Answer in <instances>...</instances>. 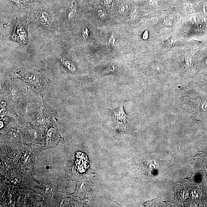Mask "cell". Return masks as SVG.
<instances>
[{"label":"cell","instance_id":"1","mask_svg":"<svg viewBox=\"0 0 207 207\" xmlns=\"http://www.w3.org/2000/svg\"><path fill=\"white\" fill-rule=\"evenodd\" d=\"M38 75L33 73L25 75L24 80L36 93L41 95H44L47 91L48 81H46Z\"/></svg>","mask_w":207,"mask_h":207},{"label":"cell","instance_id":"2","mask_svg":"<svg viewBox=\"0 0 207 207\" xmlns=\"http://www.w3.org/2000/svg\"><path fill=\"white\" fill-rule=\"evenodd\" d=\"M184 49L182 50L181 54L180 55V67L183 68L184 73L186 75H190L192 69L194 64V52L193 48L189 46H185Z\"/></svg>","mask_w":207,"mask_h":207},{"label":"cell","instance_id":"3","mask_svg":"<svg viewBox=\"0 0 207 207\" xmlns=\"http://www.w3.org/2000/svg\"><path fill=\"white\" fill-rule=\"evenodd\" d=\"M184 42L180 41L179 38L173 33L167 39L162 41L159 52V56L165 54L167 52L171 51L175 48L183 46Z\"/></svg>","mask_w":207,"mask_h":207},{"label":"cell","instance_id":"4","mask_svg":"<svg viewBox=\"0 0 207 207\" xmlns=\"http://www.w3.org/2000/svg\"><path fill=\"white\" fill-rule=\"evenodd\" d=\"M178 19V15L173 12L167 13L160 17L157 24L158 31L164 28H172L177 22Z\"/></svg>","mask_w":207,"mask_h":207},{"label":"cell","instance_id":"5","mask_svg":"<svg viewBox=\"0 0 207 207\" xmlns=\"http://www.w3.org/2000/svg\"><path fill=\"white\" fill-rule=\"evenodd\" d=\"M192 98L191 100L192 109L194 113L200 114H207V99L198 96Z\"/></svg>","mask_w":207,"mask_h":207},{"label":"cell","instance_id":"6","mask_svg":"<svg viewBox=\"0 0 207 207\" xmlns=\"http://www.w3.org/2000/svg\"><path fill=\"white\" fill-rule=\"evenodd\" d=\"M14 38L20 42L24 43L26 42V33L24 27L19 25L17 26L16 32L13 36Z\"/></svg>","mask_w":207,"mask_h":207},{"label":"cell","instance_id":"7","mask_svg":"<svg viewBox=\"0 0 207 207\" xmlns=\"http://www.w3.org/2000/svg\"><path fill=\"white\" fill-rule=\"evenodd\" d=\"M38 20L41 24H47L49 23L50 20L49 15L45 12H43L40 14L38 16Z\"/></svg>","mask_w":207,"mask_h":207},{"label":"cell","instance_id":"8","mask_svg":"<svg viewBox=\"0 0 207 207\" xmlns=\"http://www.w3.org/2000/svg\"><path fill=\"white\" fill-rule=\"evenodd\" d=\"M198 83L204 90L207 92V72L200 77Z\"/></svg>","mask_w":207,"mask_h":207},{"label":"cell","instance_id":"9","mask_svg":"<svg viewBox=\"0 0 207 207\" xmlns=\"http://www.w3.org/2000/svg\"><path fill=\"white\" fill-rule=\"evenodd\" d=\"M147 163H146V165L147 166V167L148 168H149L148 170H147L146 172H148V171H149L148 173V174H151V173H152L153 172V171L155 170H156V168L158 167V162L156 163V162H153V161H149L148 162H147ZM147 168V169H148Z\"/></svg>","mask_w":207,"mask_h":207},{"label":"cell","instance_id":"10","mask_svg":"<svg viewBox=\"0 0 207 207\" xmlns=\"http://www.w3.org/2000/svg\"><path fill=\"white\" fill-rule=\"evenodd\" d=\"M129 8V4L128 3H123L120 6L118 11L121 14H123L126 13Z\"/></svg>","mask_w":207,"mask_h":207},{"label":"cell","instance_id":"11","mask_svg":"<svg viewBox=\"0 0 207 207\" xmlns=\"http://www.w3.org/2000/svg\"><path fill=\"white\" fill-rule=\"evenodd\" d=\"M98 16L101 18L104 19L106 16V11L103 9H99L98 10Z\"/></svg>","mask_w":207,"mask_h":207},{"label":"cell","instance_id":"12","mask_svg":"<svg viewBox=\"0 0 207 207\" xmlns=\"http://www.w3.org/2000/svg\"><path fill=\"white\" fill-rule=\"evenodd\" d=\"M14 3L16 4L19 5L22 2V0H12Z\"/></svg>","mask_w":207,"mask_h":207},{"label":"cell","instance_id":"13","mask_svg":"<svg viewBox=\"0 0 207 207\" xmlns=\"http://www.w3.org/2000/svg\"><path fill=\"white\" fill-rule=\"evenodd\" d=\"M112 1V0H104V2L105 4H110V3Z\"/></svg>","mask_w":207,"mask_h":207},{"label":"cell","instance_id":"14","mask_svg":"<svg viewBox=\"0 0 207 207\" xmlns=\"http://www.w3.org/2000/svg\"><path fill=\"white\" fill-rule=\"evenodd\" d=\"M34 1H39V0H34Z\"/></svg>","mask_w":207,"mask_h":207}]
</instances>
